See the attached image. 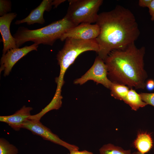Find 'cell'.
Here are the masks:
<instances>
[{"label": "cell", "instance_id": "6da1fadb", "mask_svg": "<svg viewBox=\"0 0 154 154\" xmlns=\"http://www.w3.org/2000/svg\"><path fill=\"white\" fill-rule=\"evenodd\" d=\"M96 23L100 29L96 39L98 56L104 60L114 50H123L134 43L140 32L135 17L128 9L119 5L98 14Z\"/></svg>", "mask_w": 154, "mask_h": 154}, {"label": "cell", "instance_id": "7a4b0ae2", "mask_svg": "<svg viewBox=\"0 0 154 154\" xmlns=\"http://www.w3.org/2000/svg\"><path fill=\"white\" fill-rule=\"evenodd\" d=\"M145 48H137L133 43L123 50L111 51L104 61L108 75L113 82L129 87L143 89L147 77L144 69Z\"/></svg>", "mask_w": 154, "mask_h": 154}, {"label": "cell", "instance_id": "3957f363", "mask_svg": "<svg viewBox=\"0 0 154 154\" xmlns=\"http://www.w3.org/2000/svg\"><path fill=\"white\" fill-rule=\"evenodd\" d=\"M76 26L65 15L62 19L39 29L30 30L20 27L13 36L18 48L29 41L38 45L43 44L52 46L56 40Z\"/></svg>", "mask_w": 154, "mask_h": 154}, {"label": "cell", "instance_id": "277c9868", "mask_svg": "<svg viewBox=\"0 0 154 154\" xmlns=\"http://www.w3.org/2000/svg\"><path fill=\"white\" fill-rule=\"evenodd\" d=\"M62 48L58 53L56 58L60 66V72L56 81L57 84L56 92H61L64 83L65 74L69 67L74 62L78 56L82 53L93 51L98 53L99 48L96 39L84 40L67 38Z\"/></svg>", "mask_w": 154, "mask_h": 154}, {"label": "cell", "instance_id": "5b68a950", "mask_svg": "<svg viewBox=\"0 0 154 154\" xmlns=\"http://www.w3.org/2000/svg\"><path fill=\"white\" fill-rule=\"evenodd\" d=\"M66 15L75 25L96 23L102 0H69Z\"/></svg>", "mask_w": 154, "mask_h": 154}, {"label": "cell", "instance_id": "8992f818", "mask_svg": "<svg viewBox=\"0 0 154 154\" xmlns=\"http://www.w3.org/2000/svg\"><path fill=\"white\" fill-rule=\"evenodd\" d=\"M107 67L104 60L97 56L90 68L80 78L74 80V84L82 85L89 80H92L110 88L112 83L107 77Z\"/></svg>", "mask_w": 154, "mask_h": 154}, {"label": "cell", "instance_id": "52a82bcc", "mask_svg": "<svg viewBox=\"0 0 154 154\" xmlns=\"http://www.w3.org/2000/svg\"><path fill=\"white\" fill-rule=\"evenodd\" d=\"M22 128L30 131L33 134L40 136L44 139L62 146L68 149L70 151L79 149L77 146L62 140L56 135L52 133L50 129L43 125L40 121L29 119L24 123Z\"/></svg>", "mask_w": 154, "mask_h": 154}, {"label": "cell", "instance_id": "ba28073f", "mask_svg": "<svg viewBox=\"0 0 154 154\" xmlns=\"http://www.w3.org/2000/svg\"><path fill=\"white\" fill-rule=\"evenodd\" d=\"M38 45L34 43L29 46L13 48L3 54L1 59L0 72L4 71L5 76L8 75L14 65L20 59L33 50H37Z\"/></svg>", "mask_w": 154, "mask_h": 154}, {"label": "cell", "instance_id": "9c48e42d", "mask_svg": "<svg viewBox=\"0 0 154 154\" xmlns=\"http://www.w3.org/2000/svg\"><path fill=\"white\" fill-rule=\"evenodd\" d=\"M100 33L99 27L96 23H82L69 30L60 39L62 41L64 40L67 38L84 40L95 39Z\"/></svg>", "mask_w": 154, "mask_h": 154}, {"label": "cell", "instance_id": "30bf717a", "mask_svg": "<svg viewBox=\"0 0 154 154\" xmlns=\"http://www.w3.org/2000/svg\"><path fill=\"white\" fill-rule=\"evenodd\" d=\"M17 15L15 13H9L0 17V32L3 44V54L10 49L18 48L10 31L11 24Z\"/></svg>", "mask_w": 154, "mask_h": 154}, {"label": "cell", "instance_id": "8fae6325", "mask_svg": "<svg viewBox=\"0 0 154 154\" xmlns=\"http://www.w3.org/2000/svg\"><path fill=\"white\" fill-rule=\"evenodd\" d=\"M53 0H43L36 8L32 10L29 15L25 18L17 20L16 25L26 23L27 25H33L35 23L43 24L45 22L43 14L45 11H50L52 9Z\"/></svg>", "mask_w": 154, "mask_h": 154}, {"label": "cell", "instance_id": "7c38bea8", "mask_svg": "<svg viewBox=\"0 0 154 154\" xmlns=\"http://www.w3.org/2000/svg\"><path fill=\"white\" fill-rule=\"evenodd\" d=\"M33 108L23 106L13 114L7 116H1L0 121L5 123L16 131L20 130L24 123L31 116V111Z\"/></svg>", "mask_w": 154, "mask_h": 154}, {"label": "cell", "instance_id": "4fadbf2b", "mask_svg": "<svg viewBox=\"0 0 154 154\" xmlns=\"http://www.w3.org/2000/svg\"><path fill=\"white\" fill-rule=\"evenodd\" d=\"M133 144L138 151L143 154L148 152L153 146L151 137L150 134L146 132L139 133Z\"/></svg>", "mask_w": 154, "mask_h": 154}, {"label": "cell", "instance_id": "5bb4252c", "mask_svg": "<svg viewBox=\"0 0 154 154\" xmlns=\"http://www.w3.org/2000/svg\"><path fill=\"white\" fill-rule=\"evenodd\" d=\"M123 100L129 105L132 110L135 111L147 105L142 100L140 94L132 89L129 90Z\"/></svg>", "mask_w": 154, "mask_h": 154}, {"label": "cell", "instance_id": "9a60e30c", "mask_svg": "<svg viewBox=\"0 0 154 154\" xmlns=\"http://www.w3.org/2000/svg\"><path fill=\"white\" fill-rule=\"evenodd\" d=\"M62 98L61 94H55L53 99L49 104L38 113L31 115L29 119L40 121L41 117L48 112L53 110L58 109L61 106Z\"/></svg>", "mask_w": 154, "mask_h": 154}, {"label": "cell", "instance_id": "2e32d148", "mask_svg": "<svg viewBox=\"0 0 154 154\" xmlns=\"http://www.w3.org/2000/svg\"><path fill=\"white\" fill-rule=\"evenodd\" d=\"M111 96L116 99L123 100L129 90V87L123 84L112 82L110 88Z\"/></svg>", "mask_w": 154, "mask_h": 154}, {"label": "cell", "instance_id": "e0dca14e", "mask_svg": "<svg viewBox=\"0 0 154 154\" xmlns=\"http://www.w3.org/2000/svg\"><path fill=\"white\" fill-rule=\"evenodd\" d=\"M100 154H131L130 150H125L122 148L111 143L103 145L99 149Z\"/></svg>", "mask_w": 154, "mask_h": 154}, {"label": "cell", "instance_id": "ac0fdd59", "mask_svg": "<svg viewBox=\"0 0 154 154\" xmlns=\"http://www.w3.org/2000/svg\"><path fill=\"white\" fill-rule=\"evenodd\" d=\"M17 148L4 138L0 139V154H17Z\"/></svg>", "mask_w": 154, "mask_h": 154}, {"label": "cell", "instance_id": "d6986e66", "mask_svg": "<svg viewBox=\"0 0 154 154\" xmlns=\"http://www.w3.org/2000/svg\"><path fill=\"white\" fill-rule=\"evenodd\" d=\"M11 3L10 0H0V15L3 16L11 11Z\"/></svg>", "mask_w": 154, "mask_h": 154}, {"label": "cell", "instance_id": "ffe728a7", "mask_svg": "<svg viewBox=\"0 0 154 154\" xmlns=\"http://www.w3.org/2000/svg\"><path fill=\"white\" fill-rule=\"evenodd\" d=\"M139 94L143 102L154 107V93H141Z\"/></svg>", "mask_w": 154, "mask_h": 154}, {"label": "cell", "instance_id": "44dd1931", "mask_svg": "<svg viewBox=\"0 0 154 154\" xmlns=\"http://www.w3.org/2000/svg\"><path fill=\"white\" fill-rule=\"evenodd\" d=\"M148 8L151 16V19L152 21H154V0H152Z\"/></svg>", "mask_w": 154, "mask_h": 154}, {"label": "cell", "instance_id": "7402d4cb", "mask_svg": "<svg viewBox=\"0 0 154 154\" xmlns=\"http://www.w3.org/2000/svg\"><path fill=\"white\" fill-rule=\"evenodd\" d=\"M145 87L147 90L151 91L154 90V80L152 79L148 80L146 83Z\"/></svg>", "mask_w": 154, "mask_h": 154}, {"label": "cell", "instance_id": "603a6c76", "mask_svg": "<svg viewBox=\"0 0 154 154\" xmlns=\"http://www.w3.org/2000/svg\"><path fill=\"white\" fill-rule=\"evenodd\" d=\"M152 0H139L138 2V5L141 7L148 8Z\"/></svg>", "mask_w": 154, "mask_h": 154}, {"label": "cell", "instance_id": "cb8c5ba5", "mask_svg": "<svg viewBox=\"0 0 154 154\" xmlns=\"http://www.w3.org/2000/svg\"><path fill=\"white\" fill-rule=\"evenodd\" d=\"M68 154H93V153L86 150L79 151V150H77L70 151V153Z\"/></svg>", "mask_w": 154, "mask_h": 154}, {"label": "cell", "instance_id": "d4e9b609", "mask_svg": "<svg viewBox=\"0 0 154 154\" xmlns=\"http://www.w3.org/2000/svg\"><path fill=\"white\" fill-rule=\"evenodd\" d=\"M65 0H55L52 1V5H54V8H56L60 4L64 2Z\"/></svg>", "mask_w": 154, "mask_h": 154}, {"label": "cell", "instance_id": "484cf974", "mask_svg": "<svg viewBox=\"0 0 154 154\" xmlns=\"http://www.w3.org/2000/svg\"><path fill=\"white\" fill-rule=\"evenodd\" d=\"M131 154H143L139 151L135 152Z\"/></svg>", "mask_w": 154, "mask_h": 154}]
</instances>
